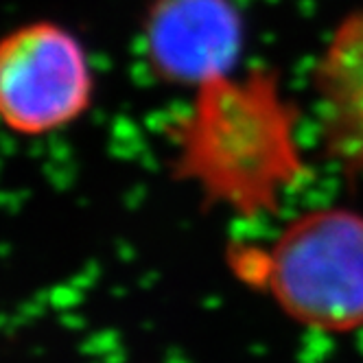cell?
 Segmentation results:
<instances>
[{
	"instance_id": "4",
	"label": "cell",
	"mask_w": 363,
	"mask_h": 363,
	"mask_svg": "<svg viewBox=\"0 0 363 363\" xmlns=\"http://www.w3.org/2000/svg\"><path fill=\"white\" fill-rule=\"evenodd\" d=\"M243 42L230 0H153L143 22L149 68L158 79L199 88L230 74Z\"/></svg>"
},
{
	"instance_id": "1",
	"label": "cell",
	"mask_w": 363,
	"mask_h": 363,
	"mask_svg": "<svg viewBox=\"0 0 363 363\" xmlns=\"http://www.w3.org/2000/svg\"><path fill=\"white\" fill-rule=\"evenodd\" d=\"M298 125L274 70L217 77L195 88L191 108L173 125V175L191 182L206 206L247 219L272 215L306 173Z\"/></svg>"
},
{
	"instance_id": "5",
	"label": "cell",
	"mask_w": 363,
	"mask_h": 363,
	"mask_svg": "<svg viewBox=\"0 0 363 363\" xmlns=\"http://www.w3.org/2000/svg\"><path fill=\"white\" fill-rule=\"evenodd\" d=\"M326 158L346 177L363 175V9L335 27L313 66Z\"/></svg>"
},
{
	"instance_id": "3",
	"label": "cell",
	"mask_w": 363,
	"mask_h": 363,
	"mask_svg": "<svg viewBox=\"0 0 363 363\" xmlns=\"http://www.w3.org/2000/svg\"><path fill=\"white\" fill-rule=\"evenodd\" d=\"M94 74L82 42L50 20L13 29L0 44V112L20 136H44L86 114Z\"/></svg>"
},
{
	"instance_id": "2",
	"label": "cell",
	"mask_w": 363,
	"mask_h": 363,
	"mask_svg": "<svg viewBox=\"0 0 363 363\" xmlns=\"http://www.w3.org/2000/svg\"><path fill=\"white\" fill-rule=\"evenodd\" d=\"M228 261L306 328L352 333L363 326V215L352 208L302 213L269 250L232 245Z\"/></svg>"
}]
</instances>
